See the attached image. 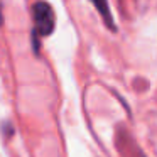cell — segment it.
<instances>
[{
    "label": "cell",
    "mask_w": 157,
    "mask_h": 157,
    "mask_svg": "<svg viewBox=\"0 0 157 157\" xmlns=\"http://www.w3.org/2000/svg\"><path fill=\"white\" fill-rule=\"evenodd\" d=\"M34 24L41 36H49L54 29V12L46 2H37L32 9Z\"/></svg>",
    "instance_id": "cell-1"
},
{
    "label": "cell",
    "mask_w": 157,
    "mask_h": 157,
    "mask_svg": "<svg viewBox=\"0 0 157 157\" xmlns=\"http://www.w3.org/2000/svg\"><path fill=\"white\" fill-rule=\"evenodd\" d=\"M95 2V7L98 9V12L101 14L103 21L106 22L112 31H115V24H113V19H112V14H110V9H108V4H106V0H93Z\"/></svg>",
    "instance_id": "cell-2"
}]
</instances>
